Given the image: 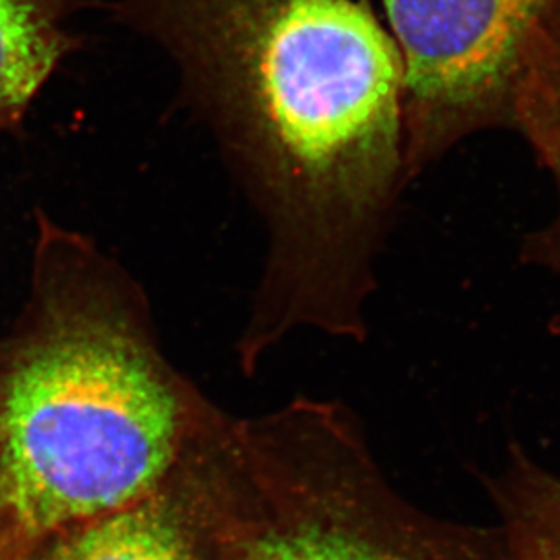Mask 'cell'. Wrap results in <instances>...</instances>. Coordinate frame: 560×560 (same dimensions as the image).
<instances>
[{
    "label": "cell",
    "mask_w": 560,
    "mask_h": 560,
    "mask_svg": "<svg viewBox=\"0 0 560 560\" xmlns=\"http://www.w3.org/2000/svg\"><path fill=\"white\" fill-rule=\"evenodd\" d=\"M499 512L502 560H560V477L513 447L488 482Z\"/></svg>",
    "instance_id": "obj_8"
},
{
    "label": "cell",
    "mask_w": 560,
    "mask_h": 560,
    "mask_svg": "<svg viewBox=\"0 0 560 560\" xmlns=\"http://www.w3.org/2000/svg\"><path fill=\"white\" fill-rule=\"evenodd\" d=\"M27 560H210L184 457L155 493L54 535Z\"/></svg>",
    "instance_id": "obj_5"
},
{
    "label": "cell",
    "mask_w": 560,
    "mask_h": 560,
    "mask_svg": "<svg viewBox=\"0 0 560 560\" xmlns=\"http://www.w3.org/2000/svg\"><path fill=\"white\" fill-rule=\"evenodd\" d=\"M184 466L210 560H502L497 526L442 521L400 497L334 400L252 419L219 410Z\"/></svg>",
    "instance_id": "obj_3"
},
{
    "label": "cell",
    "mask_w": 560,
    "mask_h": 560,
    "mask_svg": "<svg viewBox=\"0 0 560 560\" xmlns=\"http://www.w3.org/2000/svg\"><path fill=\"white\" fill-rule=\"evenodd\" d=\"M62 0H0V128L16 130L70 49Z\"/></svg>",
    "instance_id": "obj_6"
},
{
    "label": "cell",
    "mask_w": 560,
    "mask_h": 560,
    "mask_svg": "<svg viewBox=\"0 0 560 560\" xmlns=\"http://www.w3.org/2000/svg\"><path fill=\"white\" fill-rule=\"evenodd\" d=\"M0 560H24V559H16V557H10V556H4V553H0Z\"/></svg>",
    "instance_id": "obj_9"
},
{
    "label": "cell",
    "mask_w": 560,
    "mask_h": 560,
    "mask_svg": "<svg viewBox=\"0 0 560 560\" xmlns=\"http://www.w3.org/2000/svg\"><path fill=\"white\" fill-rule=\"evenodd\" d=\"M515 130L528 140L559 194L556 219L524 243L523 259L560 273V10L542 38L518 93ZM560 326V317L556 320Z\"/></svg>",
    "instance_id": "obj_7"
},
{
    "label": "cell",
    "mask_w": 560,
    "mask_h": 560,
    "mask_svg": "<svg viewBox=\"0 0 560 560\" xmlns=\"http://www.w3.org/2000/svg\"><path fill=\"white\" fill-rule=\"evenodd\" d=\"M268 235L237 345L366 337L375 260L408 186L402 66L357 0H153Z\"/></svg>",
    "instance_id": "obj_1"
},
{
    "label": "cell",
    "mask_w": 560,
    "mask_h": 560,
    "mask_svg": "<svg viewBox=\"0 0 560 560\" xmlns=\"http://www.w3.org/2000/svg\"><path fill=\"white\" fill-rule=\"evenodd\" d=\"M402 66L406 178L466 137L515 128L560 0H383Z\"/></svg>",
    "instance_id": "obj_4"
},
{
    "label": "cell",
    "mask_w": 560,
    "mask_h": 560,
    "mask_svg": "<svg viewBox=\"0 0 560 560\" xmlns=\"http://www.w3.org/2000/svg\"><path fill=\"white\" fill-rule=\"evenodd\" d=\"M30 280L0 339V553L24 560L155 493L219 411L92 238L38 213Z\"/></svg>",
    "instance_id": "obj_2"
}]
</instances>
